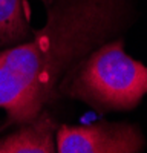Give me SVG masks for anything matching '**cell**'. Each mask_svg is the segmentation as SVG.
Returning a JSON list of instances; mask_svg holds the SVG:
<instances>
[{"label":"cell","instance_id":"cell-1","mask_svg":"<svg viewBox=\"0 0 147 153\" xmlns=\"http://www.w3.org/2000/svg\"><path fill=\"white\" fill-rule=\"evenodd\" d=\"M124 16L122 0H54L32 40L0 52V109L20 126L60 95L68 69L112 38Z\"/></svg>","mask_w":147,"mask_h":153},{"label":"cell","instance_id":"cell-2","mask_svg":"<svg viewBox=\"0 0 147 153\" xmlns=\"http://www.w3.org/2000/svg\"><path fill=\"white\" fill-rule=\"evenodd\" d=\"M58 94L97 110H132L147 95V66L126 52L122 38L104 42L63 75Z\"/></svg>","mask_w":147,"mask_h":153},{"label":"cell","instance_id":"cell-3","mask_svg":"<svg viewBox=\"0 0 147 153\" xmlns=\"http://www.w3.org/2000/svg\"><path fill=\"white\" fill-rule=\"evenodd\" d=\"M146 139L138 126L101 121L88 126H58L55 149L58 153H138Z\"/></svg>","mask_w":147,"mask_h":153},{"label":"cell","instance_id":"cell-4","mask_svg":"<svg viewBox=\"0 0 147 153\" xmlns=\"http://www.w3.org/2000/svg\"><path fill=\"white\" fill-rule=\"evenodd\" d=\"M57 127V121L43 109L34 120L0 138V153H54Z\"/></svg>","mask_w":147,"mask_h":153},{"label":"cell","instance_id":"cell-5","mask_svg":"<svg viewBox=\"0 0 147 153\" xmlns=\"http://www.w3.org/2000/svg\"><path fill=\"white\" fill-rule=\"evenodd\" d=\"M32 35L23 0H0V46L19 45Z\"/></svg>","mask_w":147,"mask_h":153},{"label":"cell","instance_id":"cell-6","mask_svg":"<svg viewBox=\"0 0 147 153\" xmlns=\"http://www.w3.org/2000/svg\"><path fill=\"white\" fill-rule=\"evenodd\" d=\"M42 2H43V3L46 5V6H49V5H51V3L54 2V0H42Z\"/></svg>","mask_w":147,"mask_h":153}]
</instances>
